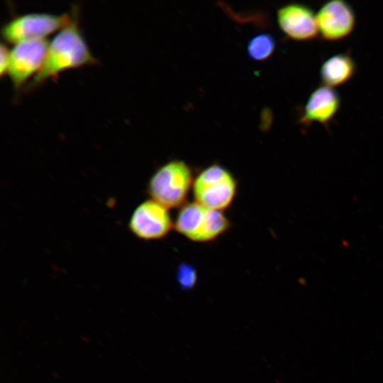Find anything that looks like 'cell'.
Segmentation results:
<instances>
[{
    "instance_id": "5",
    "label": "cell",
    "mask_w": 383,
    "mask_h": 383,
    "mask_svg": "<svg viewBox=\"0 0 383 383\" xmlns=\"http://www.w3.org/2000/svg\"><path fill=\"white\" fill-rule=\"evenodd\" d=\"M74 13L54 14L49 13H28L16 16L6 23L1 29L3 39L9 43L45 39L51 33L61 30L72 20Z\"/></svg>"
},
{
    "instance_id": "2",
    "label": "cell",
    "mask_w": 383,
    "mask_h": 383,
    "mask_svg": "<svg viewBox=\"0 0 383 383\" xmlns=\"http://www.w3.org/2000/svg\"><path fill=\"white\" fill-rule=\"evenodd\" d=\"M194 179L192 169L185 162L172 160L160 166L149 179L148 193L168 209L182 206Z\"/></svg>"
},
{
    "instance_id": "3",
    "label": "cell",
    "mask_w": 383,
    "mask_h": 383,
    "mask_svg": "<svg viewBox=\"0 0 383 383\" xmlns=\"http://www.w3.org/2000/svg\"><path fill=\"white\" fill-rule=\"evenodd\" d=\"M176 231L195 242L215 240L230 227L221 211L206 208L198 202L183 205L174 223Z\"/></svg>"
},
{
    "instance_id": "12",
    "label": "cell",
    "mask_w": 383,
    "mask_h": 383,
    "mask_svg": "<svg viewBox=\"0 0 383 383\" xmlns=\"http://www.w3.org/2000/svg\"><path fill=\"white\" fill-rule=\"evenodd\" d=\"M276 41L269 33H260L251 38L247 45L248 57L256 62H262L270 57L274 52Z\"/></svg>"
},
{
    "instance_id": "1",
    "label": "cell",
    "mask_w": 383,
    "mask_h": 383,
    "mask_svg": "<svg viewBox=\"0 0 383 383\" xmlns=\"http://www.w3.org/2000/svg\"><path fill=\"white\" fill-rule=\"evenodd\" d=\"M76 17L74 13L72 21L60 30L49 42L43 65L33 76L28 88L56 77L66 70L96 63V59L89 48Z\"/></svg>"
},
{
    "instance_id": "7",
    "label": "cell",
    "mask_w": 383,
    "mask_h": 383,
    "mask_svg": "<svg viewBox=\"0 0 383 383\" xmlns=\"http://www.w3.org/2000/svg\"><path fill=\"white\" fill-rule=\"evenodd\" d=\"M173 227L168 209L152 199L138 204L128 221L131 232L144 240L163 238Z\"/></svg>"
},
{
    "instance_id": "9",
    "label": "cell",
    "mask_w": 383,
    "mask_h": 383,
    "mask_svg": "<svg viewBox=\"0 0 383 383\" xmlns=\"http://www.w3.org/2000/svg\"><path fill=\"white\" fill-rule=\"evenodd\" d=\"M277 20L280 30L291 40L308 41L318 35L316 14L308 5L285 4L277 10Z\"/></svg>"
},
{
    "instance_id": "10",
    "label": "cell",
    "mask_w": 383,
    "mask_h": 383,
    "mask_svg": "<svg viewBox=\"0 0 383 383\" xmlns=\"http://www.w3.org/2000/svg\"><path fill=\"white\" fill-rule=\"evenodd\" d=\"M340 107V97L333 88L322 85L309 96L304 107L299 123L305 127L312 123H328Z\"/></svg>"
},
{
    "instance_id": "14",
    "label": "cell",
    "mask_w": 383,
    "mask_h": 383,
    "mask_svg": "<svg viewBox=\"0 0 383 383\" xmlns=\"http://www.w3.org/2000/svg\"><path fill=\"white\" fill-rule=\"evenodd\" d=\"M10 49L4 43L0 46V75L2 77L7 72L9 62Z\"/></svg>"
},
{
    "instance_id": "13",
    "label": "cell",
    "mask_w": 383,
    "mask_h": 383,
    "mask_svg": "<svg viewBox=\"0 0 383 383\" xmlns=\"http://www.w3.org/2000/svg\"><path fill=\"white\" fill-rule=\"evenodd\" d=\"M177 279L183 289H191L196 282V274L194 267L182 264L177 270Z\"/></svg>"
},
{
    "instance_id": "4",
    "label": "cell",
    "mask_w": 383,
    "mask_h": 383,
    "mask_svg": "<svg viewBox=\"0 0 383 383\" xmlns=\"http://www.w3.org/2000/svg\"><path fill=\"white\" fill-rule=\"evenodd\" d=\"M192 189L196 202L206 208L222 211L233 202L237 182L223 166L213 164L194 178Z\"/></svg>"
},
{
    "instance_id": "8",
    "label": "cell",
    "mask_w": 383,
    "mask_h": 383,
    "mask_svg": "<svg viewBox=\"0 0 383 383\" xmlns=\"http://www.w3.org/2000/svg\"><path fill=\"white\" fill-rule=\"evenodd\" d=\"M316 21L322 39L329 42L341 40L355 29L356 16L351 5L343 0H331L321 6Z\"/></svg>"
},
{
    "instance_id": "6",
    "label": "cell",
    "mask_w": 383,
    "mask_h": 383,
    "mask_svg": "<svg viewBox=\"0 0 383 383\" xmlns=\"http://www.w3.org/2000/svg\"><path fill=\"white\" fill-rule=\"evenodd\" d=\"M48 45L46 38L33 39L14 44L10 49L6 74L16 90L21 89L32 75H35L40 70Z\"/></svg>"
},
{
    "instance_id": "11",
    "label": "cell",
    "mask_w": 383,
    "mask_h": 383,
    "mask_svg": "<svg viewBox=\"0 0 383 383\" xmlns=\"http://www.w3.org/2000/svg\"><path fill=\"white\" fill-rule=\"evenodd\" d=\"M357 65L354 59L346 53H339L328 58L320 68L323 85L335 87L349 81L355 75Z\"/></svg>"
}]
</instances>
